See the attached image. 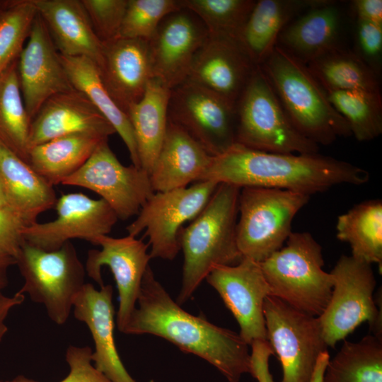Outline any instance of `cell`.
<instances>
[{"mask_svg": "<svg viewBox=\"0 0 382 382\" xmlns=\"http://www.w3.org/2000/svg\"><path fill=\"white\" fill-rule=\"evenodd\" d=\"M122 333L162 337L216 367L229 382L250 373L249 345L239 334L192 315L170 297L149 266Z\"/></svg>", "mask_w": 382, "mask_h": 382, "instance_id": "cell-1", "label": "cell"}, {"mask_svg": "<svg viewBox=\"0 0 382 382\" xmlns=\"http://www.w3.org/2000/svg\"><path fill=\"white\" fill-rule=\"evenodd\" d=\"M369 180L365 169L332 157L261 151L235 143L212 157L199 181L282 189L311 196L338 185H361Z\"/></svg>", "mask_w": 382, "mask_h": 382, "instance_id": "cell-2", "label": "cell"}, {"mask_svg": "<svg viewBox=\"0 0 382 382\" xmlns=\"http://www.w3.org/2000/svg\"><path fill=\"white\" fill-rule=\"evenodd\" d=\"M241 187L227 183L216 187L208 202L178 239L184 256L182 286L176 302H186L217 265H234L243 258L236 243Z\"/></svg>", "mask_w": 382, "mask_h": 382, "instance_id": "cell-3", "label": "cell"}, {"mask_svg": "<svg viewBox=\"0 0 382 382\" xmlns=\"http://www.w3.org/2000/svg\"><path fill=\"white\" fill-rule=\"evenodd\" d=\"M295 128L318 146L352 135L307 65L277 44L260 65Z\"/></svg>", "mask_w": 382, "mask_h": 382, "instance_id": "cell-4", "label": "cell"}, {"mask_svg": "<svg viewBox=\"0 0 382 382\" xmlns=\"http://www.w3.org/2000/svg\"><path fill=\"white\" fill-rule=\"evenodd\" d=\"M260 265L270 296L308 315L323 313L333 278L323 270L322 247L310 233L291 232L286 245Z\"/></svg>", "mask_w": 382, "mask_h": 382, "instance_id": "cell-5", "label": "cell"}, {"mask_svg": "<svg viewBox=\"0 0 382 382\" xmlns=\"http://www.w3.org/2000/svg\"><path fill=\"white\" fill-rule=\"evenodd\" d=\"M236 143L272 153L313 154L319 150L291 122L260 66L236 106Z\"/></svg>", "mask_w": 382, "mask_h": 382, "instance_id": "cell-6", "label": "cell"}, {"mask_svg": "<svg viewBox=\"0 0 382 382\" xmlns=\"http://www.w3.org/2000/svg\"><path fill=\"white\" fill-rule=\"evenodd\" d=\"M23 278L18 291L42 304L57 325L66 323L75 299L85 285L86 270L71 241L55 250H44L25 242L16 258Z\"/></svg>", "mask_w": 382, "mask_h": 382, "instance_id": "cell-7", "label": "cell"}, {"mask_svg": "<svg viewBox=\"0 0 382 382\" xmlns=\"http://www.w3.org/2000/svg\"><path fill=\"white\" fill-rule=\"evenodd\" d=\"M310 195L287 190L245 187L238 197L236 243L243 257L262 262L279 250Z\"/></svg>", "mask_w": 382, "mask_h": 382, "instance_id": "cell-8", "label": "cell"}, {"mask_svg": "<svg viewBox=\"0 0 382 382\" xmlns=\"http://www.w3.org/2000/svg\"><path fill=\"white\" fill-rule=\"evenodd\" d=\"M333 286L329 302L318 317L328 347H335L360 324L366 322L381 339V311L376 305V279L371 265L342 255L330 272Z\"/></svg>", "mask_w": 382, "mask_h": 382, "instance_id": "cell-9", "label": "cell"}, {"mask_svg": "<svg viewBox=\"0 0 382 382\" xmlns=\"http://www.w3.org/2000/svg\"><path fill=\"white\" fill-rule=\"evenodd\" d=\"M263 311L267 340L282 365V382H311L320 354L328 347L318 317L272 296Z\"/></svg>", "mask_w": 382, "mask_h": 382, "instance_id": "cell-10", "label": "cell"}, {"mask_svg": "<svg viewBox=\"0 0 382 382\" xmlns=\"http://www.w3.org/2000/svg\"><path fill=\"white\" fill-rule=\"evenodd\" d=\"M218 185L197 181L190 187L155 192L127 226L128 235L136 237L144 231L151 258L173 260L180 250V230L203 209Z\"/></svg>", "mask_w": 382, "mask_h": 382, "instance_id": "cell-11", "label": "cell"}, {"mask_svg": "<svg viewBox=\"0 0 382 382\" xmlns=\"http://www.w3.org/2000/svg\"><path fill=\"white\" fill-rule=\"evenodd\" d=\"M168 120L186 132L212 156L236 143V108L189 81L170 90Z\"/></svg>", "mask_w": 382, "mask_h": 382, "instance_id": "cell-12", "label": "cell"}, {"mask_svg": "<svg viewBox=\"0 0 382 382\" xmlns=\"http://www.w3.org/2000/svg\"><path fill=\"white\" fill-rule=\"evenodd\" d=\"M61 185L81 187L97 193L122 220L137 215L155 192L149 174L132 164H122L108 140L100 143L87 161Z\"/></svg>", "mask_w": 382, "mask_h": 382, "instance_id": "cell-13", "label": "cell"}, {"mask_svg": "<svg viewBox=\"0 0 382 382\" xmlns=\"http://www.w3.org/2000/svg\"><path fill=\"white\" fill-rule=\"evenodd\" d=\"M57 217L45 223H34L23 229L24 241L51 251L74 238L93 244L96 238L108 235L118 218L103 199H94L81 192L63 194L54 206Z\"/></svg>", "mask_w": 382, "mask_h": 382, "instance_id": "cell-14", "label": "cell"}, {"mask_svg": "<svg viewBox=\"0 0 382 382\" xmlns=\"http://www.w3.org/2000/svg\"><path fill=\"white\" fill-rule=\"evenodd\" d=\"M93 245L100 249L89 250L86 260L87 275L100 287L104 286L101 269L108 266L113 274L119 294L116 325L122 332L134 312L144 275L151 259L149 243L127 235L113 238L108 235L96 238Z\"/></svg>", "mask_w": 382, "mask_h": 382, "instance_id": "cell-15", "label": "cell"}, {"mask_svg": "<svg viewBox=\"0 0 382 382\" xmlns=\"http://www.w3.org/2000/svg\"><path fill=\"white\" fill-rule=\"evenodd\" d=\"M205 279L236 319L239 335L249 346L267 340L263 308L270 291L259 262L243 257L234 265H217Z\"/></svg>", "mask_w": 382, "mask_h": 382, "instance_id": "cell-16", "label": "cell"}, {"mask_svg": "<svg viewBox=\"0 0 382 382\" xmlns=\"http://www.w3.org/2000/svg\"><path fill=\"white\" fill-rule=\"evenodd\" d=\"M209 36L192 12L181 8L165 17L149 41L154 78L169 89L186 81L198 50Z\"/></svg>", "mask_w": 382, "mask_h": 382, "instance_id": "cell-17", "label": "cell"}, {"mask_svg": "<svg viewBox=\"0 0 382 382\" xmlns=\"http://www.w3.org/2000/svg\"><path fill=\"white\" fill-rule=\"evenodd\" d=\"M18 74L24 105L31 120L50 98L74 88L39 13L18 58Z\"/></svg>", "mask_w": 382, "mask_h": 382, "instance_id": "cell-18", "label": "cell"}, {"mask_svg": "<svg viewBox=\"0 0 382 382\" xmlns=\"http://www.w3.org/2000/svg\"><path fill=\"white\" fill-rule=\"evenodd\" d=\"M256 66L237 39L209 35L186 81L214 93L236 108Z\"/></svg>", "mask_w": 382, "mask_h": 382, "instance_id": "cell-19", "label": "cell"}, {"mask_svg": "<svg viewBox=\"0 0 382 382\" xmlns=\"http://www.w3.org/2000/svg\"><path fill=\"white\" fill-rule=\"evenodd\" d=\"M115 132L86 96L74 88L57 93L41 106L30 123V149L53 139L89 134L106 139Z\"/></svg>", "mask_w": 382, "mask_h": 382, "instance_id": "cell-20", "label": "cell"}, {"mask_svg": "<svg viewBox=\"0 0 382 382\" xmlns=\"http://www.w3.org/2000/svg\"><path fill=\"white\" fill-rule=\"evenodd\" d=\"M103 45L98 67L101 79L112 99L127 114L142 98L154 78L149 42L117 37Z\"/></svg>", "mask_w": 382, "mask_h": 382, "instance_id": "cell-21", "label": "cell"}, {"mask_svg": "<svg viewBox=\"0 0 382 382\" xmlns=\"http://www.w3.org/2000/svg\"><path fill=\"white\" fill-rule=\"evenodd\" d=\"M112 296L110 284L97 289L86 283L75 299L72 311L74 318L86 324L91 332L95 367L112 382H137L126 370L116 347Z\"/></svg>", "mask_w": 382, "mask_h": 382, "instance_id": "cell-22", "label": "cell"}, {"mask_svg": "<svg viewBox=\"0 0 382 382\" xmlns=\"http://www.w3.org/2000/svg\"><path fill=\"white\" fill-rule=\"evenodd\" d=\"M59 53L85 57L99 67L103 43L95 34L81 0H33Z\"/></svg>", "mask_w": 382, "mask_h": 382, "instance_id": "cell-23", "label": "cell"}, {"mask_svg": "<svg viewBox=\"0 0 382 382\" xmlns=\"http://www.w3.org/2000/svg\"><path fill=\"white\" fill-rule=\"evenodd\" d=\"M212 157L186 132L168 121L159 153L149 173L154 192L183 188L199 181Z\"/></svg>", "mask_w": 382, "mask_h": 382, "instance_id": "cell-24", "label": "cell"}, {"mask_svg": "<svg viewBox=\"0 0 382 382\" xmlns=\"http://www.w3.org/2000/svg\"><path fill=\"white\" fill-rule=\"evenodd\" d=\"M0 181L8 207L26 224L54 207L57 197L54 186L0 140Z\"/></svg>", "mask_w": 382, "mask_h": 382, "instance_id": "cell-25", "label": "cell"}, {"mask_svg": "<svg viewBox=\"0 0 382 382\" xmlns=\"http://www.w3.org/2000/svg\"><path fill=\"white\" fill-rule=\"evenodd\" d=\"M327 1H256L238 40L253 64L260 66L277 44L280 33L291 20Z\"/></svg>", "mask_w": 382, "mask_h": 382, "instance_id": "cell-26", "label": "cell"}, {"mask_svg": "<svg viewBox=\"0 0 382 382\" xmlns=\"http://www.w3.org/2000/svg\"><path fill=\"white\" fill-rule=\"evenodd\" d=\"M342 14L334 1L307 10L287 25L277 43L306 64L340 46Z\"/></svg>", "mask_w": 382, "mask_h": 382, "instance_id": "cell-27", "label": "cell"}, {"mask_svg": "<svg viewBox=\"0 0 382 382\" xmlns=\"http://www.w3.org/2000/svg\"><path fill=\"white\" fill-rule=\"evenodd\" d=\"M170 94V89L153 78L142 98L127 112L134 134L140 167L149 174L166 134Z\"/></svg>", "mask_w": 382, "mask_h": 382, "instance_id": "cell-28", "label": "cell"}, {"mask_svg": "<svg viewBox=\"0 0 382 382\" xmlns=\"http://www.w3.org/2000/svg\"><path fill=\"white\" fill-rule=\"evenodd\" d=\"M60 56L73 87L84 93L112 125L126 145L132 165L141 168L131 122L108 93L97 64L85 57Z\"/></svg>", "mask_w": 382, "mask_h": 382, "instance_id": "cell-29", "label": "cell"}, {"mask_svg": "<svg viewBox=\"0 0 382 382\" xmlns=\"http://www.w3.org/2000/svg\"><path fill=\"white\" fill-rule=\"evenodd\" d=\"M108 139L89 134L57 137L29 150L28 163L52 186L76 172Z\"/></svg>", "mask_w": 382, "mask_h": 382, "instance_id": "cell-30", "label": "cell"}, {"mask_svg": "<svg viewBox=\"0 0 382 382\" xmlns=\"http://www.w3.org/2000/svg\"><path fill=\"white\" fill-rule=\"evenodd\" d=\"M337 238L347 243L352 256L369 264L382 263V202H362L337 218Z\"/></svg>", "mask_w": 382, "mask_h": 382, "instance_id": "cell-31", "label": "cell"}, {"mask_svg": "<svg viewBox=\"0 0 382 382\" xmlns=\"http://www.w3.org/2000/svg\"><path fill=\"white\" fill-rule=\"evenodd\" d=\"M306 65L325 90L381 93L378 75L355 52L340 46Z\"/></svg>", "mask_w": 382, "mask_h": 382, "instance_id": "cell-32", "label": "cell"}, {"mask_svg": "<svg viewBox=\"0 0 382 382\" xmlns=\"http://www.w3.org/2000/svg\"><path fill=\"white\" fill-rule=\"evenodd\" d=\"M322 382H382L381 339L369 335L357 342L345 340Z\"/></svg>", "mask_w": 382, "mask_h": 382, "instance_id": "cell-33", "label": "cell"}, {"mask_svg": "<svg viewBox=\"0 0 382 382\" xmlns=\"http://www.w3.org/2000/svg\"><path fill=\"white\" fill-rule=\"evenodd\" d=\"M31 120L18 74V59L0 74V140L28 163Z\"/></svg>", "mask_w": 382, "mask_h": 382, "instance_id": "cell-34", "label": "cell"}, {"mask_svg": "<svg viewBox=\"0 0 382 382\" xmlns=\"http://www.w3.org/2000/svg\"><path fill=\"white\" fill-rule=\"evenodd\" d=\"M325 92L334 108L347 122L357 140L370 141L382 133L381 93L335 90Z\"/></svg>", "mask_w": 382, "mask_h": 382, "instance_id": "cell-35", "label": "cell"}, {"mask_svg": "<svg viewBox=\"0 0 382 382\" xmlns=\"http://www.w3.org/2000/svg\"><path fill=\"white\" fill-rule=\"evenodd\" d=\"M254 0H179L195 14L209 35L238 38L255 4Z\"/></svg>", "mask_w": 382, "mask_h": 382, "instance_id": "cell-36", "label": "cell"}, {"mask_svg": "<svg viewBox=\"0 0 382 382\" xmlns=\"http://www.w3.org/2000/svg\"><path fill=\"white\" fill-rule=\"evenodd\" d=\"M38 12L33 0L0 4V74L18 59Z\"/></svg>", "mask_w": 382, "mask_h": 382, "instance_id": "cell-37", "label": "cell"}, {"mask_svg": "<svg viewBox=\"0 0 382 382\" xmlns=\"http://www.w3.org/2000/svg\"><path fill=\"white\" fill-rule=\"evenodd\" d=\"M181 8L179 0H128L119 37L149 42L163 19Z\"/></svg>", "mask_w": 382, "mask_h": 382, "instance_id": "cell-38", "label": "cell"}, {"mask_svg": "<svg viewBox=\"0 0 382 382\" xmlns=\"http://www.w3.org/2000/svg\"><path fill=\"white\" fill-rule=\"evenodd\" d=\"M92 28L103 44L119 37L128 0H81Z\"/></svg>", "mask_w": 382, "mask_h": 382, "instance_id": "cell-39", "label": "cell"}, {"mask_svg": "<svg viewBox=\"0 0 382 382\" xmlns=\"http://www.w3.org/2000/svg\"><path fill=\"white\" fill-rule=\"evenodd\" d=\"M92 353L89 346L69 345L65 354L69 372L60 382H112L92 364ZM10 381L38 382L23 375H18Z\"/></svg>", "mask_w": 382, "mask_h": 382, "instance_id": "cell-40", "label": "cell"}, {"mask_svg": "<svg viewBox=\"0 0 382 382\" xmlns=\"http://www.w3.org/2000/svg\"><path fill=\"white\" fill-rule=\"evenodd\" d=\"M355 52L379 76L382 56V25L356 20Z\"/></svg>", "mask_w": 382, "mask_h": 382, "instance_id": "cell-41", "label": "cell"}, {"mask_svg": "<svg viewBox=\"0 0 382 382\" xmlns=\"http://www.w3.org/2000/svg\"><path fill=\"white\" fill-rule=\"evenodd\" d=\"M25 222L11 209L0 207V256L16 258L24 243Z\"/></svg>", "mask_w": 382, "mask_h": 382, "instance_id": "cell-42", "label": "cell"}, {"mask_svg": "<svg viewBox=\"0 0 382 382\" xmlns=\"http://www.w3.org/2000/svg\"><path fill=\"white\" fill-rule=\"evenodd\" d=\"M250 374L258 382H274L269 369V359L274 352L267 340H256L251 345Z\"/></svg>", "mask_w": 382, "mask_h": 382, "instance_id": "cell-43", "label": "cell"}, {"mask_svg": "<svg viewBox=\"0 0 382 382\" xmlns=\"http://www.w3.org/2000/svg\"><path fill=\"white\" fill-rule=\"evenodd\" d=\"M352 5L356 20L382 25L381 0H354Z\"/></svg>", "mask_w": 382, "mask_h": 382, "instance_id": "cell-44", "label": "cell"}, {"mask_svg": "<svg viewBox=\"0 0 382 382\" xmlns=\"http://www.w3.org/2000/svg\"><path fill=\"white\" fill-rule=\"evenodd\" d=\"M25 299V295L16 292L12 296L0 294V342L8 331L6 320L11 310L21 305Z\"/></svg>", "mask_w": 382, "mask_h": 382, "instance_id": "cell-45", "label": "cell"}, {"mask_svg": "<svg viewBox=\"0 0 382 382\" xmlns=\"http://www.w3.org/2000/svg\"><path fill=\"white\" fill-rule=\"evenodd\" d=\"M328 350L321 352L317 359L311 382H322L324 372L330 360Z\"/></svg>", "mask_w": 382, "mask_h": 382, "instance_id": "cell-46", "label": "cell"}, {"mask_svg": "<svg viewBox=\"0 0 382 382\" xmlns=\"http://www.w3.org/2000/svg\"><path fill=\"white\" fill-rule=\"evenodd\" d=\"M13 265H16L14 259L0 256V294L8 283V270Z\"/></svg>", "mask_w": 382, "mask_h": 382, "instance_id": "cell-47", "label": "cell"}, {"mask_svg": "<svg viewBox=\"0 0 382 382\" xmlns=\"http://www.w3.org/2000/svg\"><path fill=\"white\" fill-rule=\"evenodd\" d=\"M0 207H6V208L10 209L8 207V202H7L2 185L1 183V181H0Z\"/></svg>", "mask_w": 382, "mask_h": 382, "instance_id": "cell-48", "label": "cell"}, {"mask_svg": "<svg viewBox=\"0 0 382 382\" xmlns=\"http://www.w3.org/2000/svg\"><path fill=\"white\" fill-rule=\"evenodd\" d=\"M0 382H11L10 381H0Z\"/></svg>", "mask_w": 382, "mask_h": 382, "instance_id": "cell-49", "label": "cell"}, {"mask_svg": "<svg viewBox=\"0 0 382 382\" xmlns=\"http://www.w3.org/2000/svg\"><path fill=\"white\" fill-rule=\"evenodd\" d=\"M1 3H0V4H1Z\"/></svg>", "mask_w": 382, "mask_h": 382, "instance_id": "cell-50", "label": "cell"}]
</instances>
